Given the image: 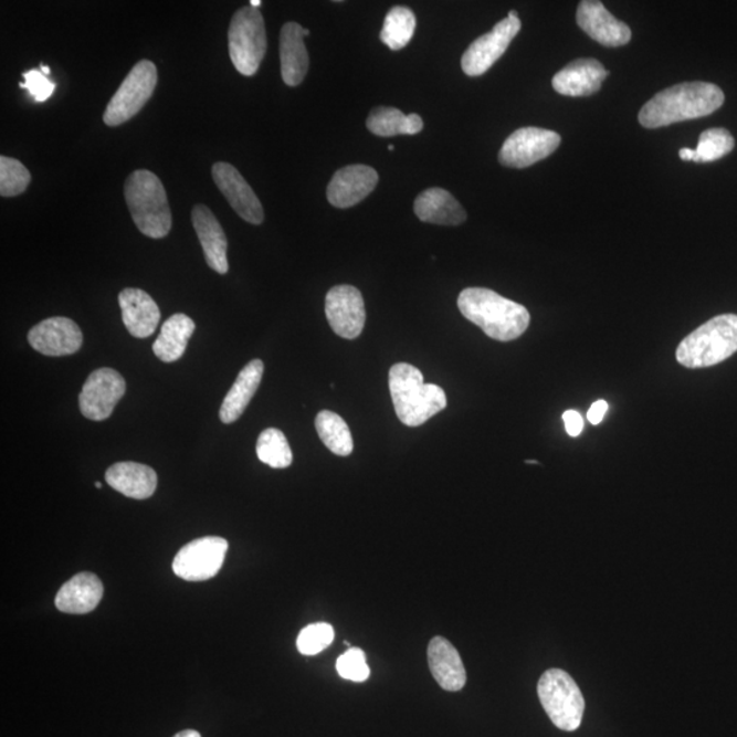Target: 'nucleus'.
<instances>
[{"mask_svg":"<svg viewBox=\"0 0 737 737\" xmlns=\"http://www.w3.org/2000/svg\"><path fill=\"white\" fill-rule=\"evenodd\" d=\"M725 101L719 86L710 83H683L657 93L642 107L638 119L646 129L678 122L704 118L722 108Z\"/></svg>","mask_w":737,"mask_h":737,"instance_id":"1","label":"nucleus"},{"mask_svg":"<svg viewBox=\"0 0 737 737\" xmlns=\"http://www.w3.org/2000/svg\"><path fill=\"white\" fill-rule=\"evenodd\" d=\"M457 307L468 322L498 341L518 339L529 328V310L489 288L463 289L457 298Z\"/></svg>","mask_w":737,"mask_h":737,"instance_id":"2","label":"nucleus"},{"mask_svg":"<svg viewBox=\"0 0 737 737\" xmlns=\"http://www.w3.org/2000/svg\"><path fill=\"white\" fill-rule=\"evenodd\" d=\"M388 377L394 411L406 427H421L446 408L443 388L427 385L413 365H393Z\"/></svg>","mask_w":737,"mask_h":737,"instance_id":"3","label":"nucleus"},{"mask_svg":"<svg viewBox=\"0 0 737 737\" xmlns=\"http://www.w3.org/2000/svg\"><path fill=\"white\" fill-rule=\"evenodd\" d=\"M126 204L133 222L144 235L161 240L172 228L170 204L165 186L148 170L130 173L125 183Z\"/></svg>","mask_w":737,"mask_h":737,"instance_id":"4","label":"nucleus"},{"mask_svg":"<svg viewBox=\"0 0 737 737\" xmlns=\"http://www.w3.org/2000/svg\"><path fill=\"white\" fill-rule=\"evenodd\" d=\"M737 352V316L722 315L701 325L677 347L676 359L689 369L710 368Z\"/></svg>","mask_w":737,"mask_h":737,"instance_id":"5","label":"nucleus"},{"mask_svg":"<svg viewBox=\"0 0 737 737\" xmlns=\"http://www.w3.org/2000/svg\"><path fill=\"white\" fill-rule=\"evenodd\" d=\"M538 698L555 727L573 733L580 727L585 698L573 678L561 670H549L538 682Z\"/></svg>","mask_w":737,"mask_h":737,"instance_id":"6","label":"nucleus"},{"mask_svg":"<svg viewBox=\"0 0 737 737\" xmlns=\"http://www.w3.org/2000/svg\"><path fill=\"white\" fill-rule=\"evenodd\" d=\"M229 52L232 65L246 77L259 72L266 52L263 14L245 6L232 17L229 29Z\"/></svg>","mask_w":737,"mask_h":737,"instance_id":"7","label":"nucleus"},{"mask_svg":"<svg viewBox=\"0 0 737 737\" xmlns=\"http://www.w3.org/2000/svg\"><path fill=\"white\" fill-rule=\"evenodd\" d=\"M158 85V69L150 61L138 62L109 101L103 120L109 127L135 118L152 97Z\"/></svg>","mask_w":737,"mask_h":737,"instance_id":"8","label":"nucleus"},{"mask_svg":"<svg viewBox=\"0 0 737 737\" xmlns=\"http://www.w3.org/2000/svg\"><path fill=\"white\" fill-rule=\"evenodd\" d=\"M228 539L202 537L185 545L172 561L173 573L188 582H202L218 576L228 554Z\"/></svg>","mask_w":737,"mask_h":737,"instance_id":"9","label":"nucleus"},{"mask_svg":"<svg viewBox=\"0 0 737 737\" xmlns=\"http://www.w3.org/2000/svg\"><path fill=\"white\" fill-rule=\"evenodd\" d=\"M522 22L516 11H509L506 20L497 23L489 33L478 38L462 56L463 72L470 77H478L501 60L504 52L520 32Z\"/></svg>","mask_w":737,"mask_h":737,"instance_id":"10","label":"nucleus"},{"mask_svg":"<svg viewBox=\"0 0 737 737\" xmlns=\"http://www.w3.org/2000/svg\"><path fill=\"white\" fill-rule=\"evenodd\" d=\"M561 143L556 131L524 127L510 135L503 144L498 161L510 168H526L547 159Z\"/></svg>","mask_w":737,"mask_h":737,"instance_id":"11","label":"nucleus"},{"mask_svg":"<svg viewBox=\"0 0 737 737\" xmlns=\"http://www.w3.org/2000/svg\"><path fill=\"white\" fill-rule=\"evenodd\" d=\"M126 393V381L118 371L102 368L93 371L80 393V410L92 421H104Z\"/></svg>","mask_w":737,"mask_h":737,"instance_id":"12","label":"nucleus"},{"mask_svg":"<svg viewBox=\"0 0 737 737\" xmlns=\"http://www.w3.org/2000/svg\"><path fill=\"white\" fill-rule=\"evenodd\" d=\"M325 315L336 335L345 339H357L367 323L361 292L346 284L330 288L325 298Z\"/></svg>","mask_w":737,"mask_h":737,"instance_id":"13","label":"nucleus"},{"mask_svg":"<svg viewBox=\"0 0 737 737\" xmlns=\"http://www.w3.org/2000/svg\"><path fill=\"white\" fill-rule=\"evenodd\" d=\"M212 177L238 217L255 225L264 222V209L259 197L234 166L219 161L212 167Z\"/></svg>","mask_w":737,"mask_h":737,"instance_id":"14","label":"nucleus"},{"mask_svg":"<svg viewBox=\"0 0 737 737\" xmlns=\"http://www.w3.org/2000/svg\"><path fill=\"white\" fill-rule=\"evenodd\" d=\"M28 341L43 356H72L83 347L84 336L77 324L66 317H52L29 330Z\"/></svg>","mask_w":737,"mask_h":737,"instance_id":"15","label":"nucleus"},{"mask_svg":"<svg viewBox=\"0 0 737 737\" xmlns=\"http://www.w3.org/2000/svg\"><path fill=\"white\" fill-rule=\"evenodd\" d=\"M577 22L586 34L606 46L625 45L632 36L630 27L614 19L606 6L597 0H583L579 3Z\"/></svg>","mask_w":737,"mask_h":737,"instance_id":"16","label":"nucleus"},{"mask_svg":"<svg viewBox=\"0 0 737 737\" xmlns=\"http://www.w3.org/2000/svg\"><path fill=\"white\" fill-rule=\"evenodd\" d=\"M377 183L379 173L375 168L362 165L340 168L328 185L329 204L341 209L357 206L367 199Z\"/></svg>","mask_w":737,"mask_h":737,"instance_id":"17","label":"nucleus"},{"mask_svg":"<svg viewBox=\"0 0 737 737\" xmlns=\"http://www.w3.org/2000/svg\"><path fill=\"white\" fill-rule=\"evenodd\" d=\"M191 222H193L196 234L204 251L209 269L217 271L220 275L228 274V238H225L222 224L219 223L211 209L202 204H197L191 211Z\"/></svg>","mask_w":737,"mask_h":737,"instance_id":"18","label":"nucleus"},{"mask_svg":"<svg viewBox=\"0 0 737 737\" xmlns=\"http://www.w3.org/2000/svg\"><path fill=\"white\" fill-rule=\"evenodd\" d=\"M608 70L591 57H582L561 69L552 80L554 90L562 96L585 97L601 90Z\"/></svg>","mask_w":737,"mask_h":737,"instance_id":"19","label":"nucleus"},{"mask_svg":"<svg viewBox=\"0 0 737 737\" xmlns=\"http://www.w3.org/2000/svg\"><path fill=\"white\" fill-rule=\"evenodd\" d=\"M428 664L434 681L445 692H461L466 686L467 673L461 654L445 638L436 636L429 642Z\"/></svg>","mask_w":737,"mask_h":737,"instance_id":"20","label":"nucleus"},{"mask_svg":"<svg viewBox=\"0 0 737 737\" xmlns=\"http://www.w3.org/2000/svg\"><path fill=\"white\" fill-rule=\"evenodd\" d=\"M118 299L122 318L131 336L145 339L155 334L160 322V310L148 293L139 288H125Z\"/></svg>","mask_w":737,"mask_h":737,"instance_id":"21","label":"nucleus"},{"mask_svg":"<svg viewBox=\"0 0 737 737\" xmlns=\"http://www.w3.org/2000/svg\"><path fill=\"white\" fill-rule=\"evenodd\" d=\"M103 594L102 580L95 573L81 572L57 591L55 606L63 613L85 614L95 611Z\"/></svg>","mask_w":737,"mask_h":737,"instance_id":"22","label":"nucleus"},{"mask_svg":"<svg viewBox=\"0 0 737 737\" xmlns=\"http://www.w3.org/2000/svg\"><path fill=\"white\" fill-rule=\"evenodd\" d=\"M106 481L116 492L126 497L145 501L158 487V474L149 466L135 462H120L107 470Z\"/></svg>","mask_w":737,"mask_h":737,"instance_id":"23","label":"nucleus"},{"mask_svg":"<svg viewBox=\"0 0 737 737\" xmlns=\"http://www.w3.org/2000/svg\"><path fill=\"white\" fill-rule=\"evenodd\" d=\"M304 31L297 22L284 23L281 31L282 78L288 86L302 84L309 70Z\"/></svg>","mask_w":737,"mask_h":737,"instance_id":"24","label":"nucleus"},{"mask_svg":"<svg viewBox=\"0 0 737 737\" xmlns=\"http://www.w3.org/2000/svg\"><path fill=\"white\" fill-rule=\"evenodd\" d=\"M414 212L422 222L439 225H460L467 219L454 196L439 188L422 191L414 202Z\"/></svg>","mask_w":737,"mask_h":737,"instance_id":"25","label":"nucleus"},{"mask_svg":"<svg viewBox=\"0 0 737 737\" xmlns=\"http://www.w3.org/2000/svg\"><path fill=\"white\" fill-rule=\"evenodd\" d=\"M263 375L264 364L261 359H253L241 370L234 386L225 394L222 408H220V420L222 422L232 423L240 420L243 411L246 410L255 392H257Z\"/></svg>","mask_w":737,"mask_h":737,"instance_id":"26","label":"nucleus"},{"mask_svg":"<svg viewBox=\"0 0 737 737\" xmlns=\"http://www.w3.org/2000/svg\"><path fill=\"white\" fill-rule=\"evenodd\" d=\"M196 324L183 313H177L161 325L159 338L154 344L155 356L162 362H176L183 357Z\"/></svg>","mask_w":737,"mask_h":737,"instance_id":"27","label":"nucleus"},{"mask_svg":"<svg viewBox=\"0 0 737 737\" xmlns=\"http://www.w3.org/2000/svg\"><path fill=\"white\" fill-rule=\"evenodd\" d=\"M367 126L379 137L414 136L422 131L423 120L418 114L404 115L398 108L379 107L368 116Z\"/></svg>","mask_w":737,"mask_h":737,"instance_id":"28","label":"nucleus"},{"mask_svg":"<svg viewBox=\"0 0 737 737\" xmlns=\"http://www.w3.org/2000/svg\"><path fill=\"white\" fill-rule=\"evenodd\" d=\"M316 431L323 443L338 456L351 455L354 441L344 418L334 411L323 410L316 417Z\"/></svg>","mask_w":737,"mask_h":737,"instance_id":"29","label":"nucleus"},{"mask_svg":"<svg viewBox=\"0 0 737 737\" xmlns=\"http://www.w3.org/2000/svg\"><path fill=\"white\" fill-rule=\"evenodd\" d=\"M415 25L413 11L404 6H394L386 17L385 27L380 33L381 42L390 50H402L413 39Z\"/></svg>","mask_w":737,"mask_h":737,"instance_id":"30","label":"nucleus"},{"mask_svg":"<svg viewBox=\"0 0 737 737\" xmlns=\"http://www.w3.org/2000/svg\"><path fill=\"white\" fill-rule=\"evenodd\" d=\"M255 451H257L259 460L269 464L272 468H287L292 466L293 451L289 449L286 436L278 429H265L260 434Z\"/></svg>","mask_w":737,"mask_h":737,"instance_id":"31","label":"nucleus"},{"mask_svg":"<svg viewBox=\"0 0 737 737\" xmlns=\"http://www.w3.org/2000/svg\"><path fill=\"white\" fill-rule=\"evenodd\" d=\"M735 139L728 130L716 127L702 133L695 150V162H710L733 152Z\"/></svg>","mask_w":737,"mask_h":737,"instance_id":"32","label":"nucleus"},{"mask_svg":"<svg viewBox=\"0 0 737 737\" xmlns=\"http://www.w3.org/2000/svg\"><path fill=\"white\" fill-rule=\"evenodd\" d=\"M31 172L17 159L0 158V194L17 197L23 193L31 183Z\"/></svg>","mask_w":737,"mask_h":737,"instance_id":"33","label":"nucleus"},{"mask_svg":"<svg viewBox=\"0 0 737 737\" xmlns=\"http://www.w3.org/2000/svg\"><path fill=\"white\" fill-rule=\"evenodd\" d=\"M334 640L333 625L328 623L310 624L299 632L297 647L301 654L316 655L327 649Z\"/></svg>","mask_w":737,"mask_h":737,"instance_id":"34","label":"nucleus"},{"mask_svg":"<svg viewBox=\"0 0 737 737\" xmlns=\"http://www.w3.org/2000/svg\"><path fill=\"white\" fill-rule=\"evenodd\" d=\"M336 671H338L340 677L356 683L367 682L370 676L367 655L358 647H350L340 655L336 661Z\"/></svg>","mask_w":737,"mask_h":737,"instance_id":"35","label":"nucleus"},{"mask_svg":"<svg viewBox=\"0 0 737 737\" xmlns=\"http://www.w3.org/2000/svg\"><path fill=\"white\" fill-rule=\"evenodd\" d=\"M23 78H25V83H21L20 88L27 90L29 95L38 103L49 101L56 88V84L52 83L40 69L29 70V72L23 73Z\"/></svg>","mask_w":737,"mask_h":737,"instance_id":"36","label":"nucleus"},{"mask_svg":"<svg viewBox=\"0 0 737 737\" xmlns=\"http://www.w3.org/2000/svg\"><path fill=\"white\" fill-rule=\"evenodd\" d=\"M562 421L566 423L567 433L571 438H578L583 431V418L576 410H567L562 414Z\"/></svg>","mask_w":737,"mask_h":737,"instance_id":"37","label":"nucleus"},{"mask_svg":"<svg viewBox=\"0 0 737 737\" xmlns=\"http://www.w3.org/2000/svg\"><path fill=\"white\" fill-rule=\"evenodd\" d=\"M608 409L609 404L606 402V400H597V402L591 404L589 410V421L593 423V425H599V423L602 422L603 417H606Z\"/></svg>","mask_w":737,"mask_h":737,"instance_id":"38","label":"nucleus"},{"mask_svg":"<svg viewBox=\"0 0 737 737\" xmlns=\"http://www.w3.org/2000/svg\"><path fill=\"white\" fill-rule=\"evenodd\" d=\"M678 156H681V159L684 161H694L695 150L689 148H683L681 149V152H678Z\"/></svg>","mask_w":737,"mask_h":737,"instance_id":"39","label":"nucleus"},{"mask_svg":"<svg viewBox=\"0 0 737 737\" xmlns=\"http://www.w3.org/2000/svg\"><path fill=\"white\" fill-rule=\"evenodd\" d=\"M173 737H201V735L199 733H197V730L186 729V730H182V733H179Z\"/></svg>","mask_w":737,"mask_h":737,"instance_id":"40","label":"nucleus"},{"mask_svg":"<svg viewBox=\"0 0 737 737\" xmlns=\"http://www.w3.org/2000/svg\"><path fill=\"white\" fill-rule=\"evenodd\" d=\"M249 4H251L253 9H257V10H259V8H260V6H261V2H260V0H252V2L249 3Z\"/></svg>","mask_w":737,"mask_h":737,"instance_id":"41","label":"nucleus"},{"mask_svg":"<svg viewBox=\"0 0 737 737\" xmlns=\"http://www.w3.org/2000/svg\"><path fill=\"white\" fill-rule=\"evenodd\" d=\"M40 70H42V73L44 75H46V77H49V75L51 74V69L50 67L42 66V67H40Z\"/></svg>","mask_w":737,"mask_h":737,"instance_id":"42","label":"nucleus"},{"mask_svg":"<svg viewBox=\"0 0 737 737\" xmlns=\"http://www.w3.org/2000/svg\"><path fill=\"white\" fill-rule=\"evenodd\" d=\"M527 464H538L537 461H526Z\"/></svg>","mask_w":737,"mask_h":737,"instance_id":"43","label":"nucleus"},{"mask_svg":"<svg viewBox=\"0 0 737 737\" xmlns=\"http://www.w3.org/2000/svg\"><path fill=\"white\" fill-rule=\"evenodd\" d=\"M304 34H305V36H309L310 32L307 31V29H305Z\"/></svg>","mask_w":737,"mask_h":737,"instance_id":"44","label":"nucleus"},{"mask_svg":"<svg viewBox=\"0 0 737 737\" xmlns=\"http://www.w3.org/2000/svg\"><path fill=\"white\" fill-rule=\"evenodd\" d=\"M388 150H391V152H393V150H394L393 145H390V147H388Z\"/></svg>","mask_w":737,"mask_h":737,"instance_id":"45","label":"nucleus"},{"mask_svg":"<svg viewBox=\"0 0 737 737\" xmlns=\"http://www.w3.org/2000/svg\"><path fill=\"white\" fill-rule=\"evenodd\" d=\"M96 487H97V489H101L102 484H101V483H96Z\"/></svg>","mask_w":737,"mask_h":737,"instance_id":"46","label":"nucleus"}]
</instances>
